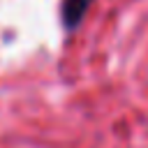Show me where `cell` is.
Returning a JSON list of instances; mask_svg holds the SVG:
<instances>
[{"mask_svg": "<svg viewBox=\"0 0 148 148\" xmlns=\"http://www.w3.org/2000/svg\"><path fill=\"white\" fill-rule=\"evenodd\" d=\"M90 5H92V0H65V2H62V9H60L62 25H65L67 30H74V28L83 21V16H86V12L90 9Z\"/></svg>", "mask_w": 148, "mask_h": 148, "instance_id": "obj_1", "label": "cell"}]
</instances>
